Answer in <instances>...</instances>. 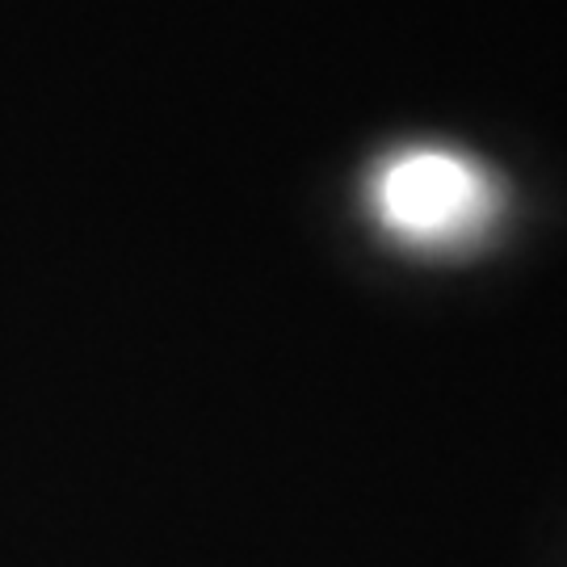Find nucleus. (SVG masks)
Returning a JSON list of instances; mask_svg holds the SVG:
<instances>
[{
    "label": "nucleus",
    "mask_w": 567,
    "mask_h": 567,
    "mask_svg": "<svg viewBox=\"0 0 567 567\" xmlns=\"http://www.w3.org/2000/svg\"><path fill=\"white\" fill-rule=\"evenodd\" d=\"M374 206L391 231L442 244L471 231L487 215V182L475 164L450 152H412L379 173Z\"/></svg>",
    "instance_id": "f257e3e1"
}]
</instances>
